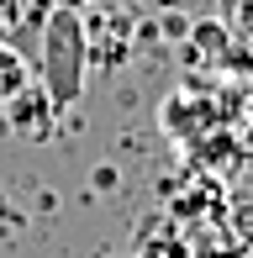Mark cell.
Instances as JSON below:
<instances>
[{
	"label": "cell",
	"instance_id": "1",
	"mask_svg": "<svg viewBox=\"0 0 253 258\" xmlns=\"http://www.w3.org/2000/svg\"><path fill=\"white\" fill-rule=\"evenodd\" d=\"M137 258H190V237L164 216H148L137 227Z\"/></svg>",
	"mask_w": 253,
	"mask_h": 258
},
{
	"label": "cell",
	"instance_id": "2",
	"mask_svg": "<svg viewBox=\"0 0 253 258\" xmlns=\"http://www.w3.org/2000/svg\"><path fill=\"white\" fill-rule=\"evenodd\" d=\"M27 79H32V74H27V63H21V58L11 53L6 42H0V100H16L21 90H27Z\"/></svg>",
	"mask_w": 253,
	"mask_h": 258
}]
</instances>
